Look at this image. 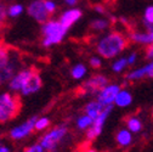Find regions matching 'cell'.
Returning a JSON list of instances; mask_svg holds the SVG:
<instances>
[{"mask_svg":"<svg viewBox=\"0 0 153 152\" xmlns=\"http://www.w3.org/2000/svg\"><path fill=\"white\" fill-rule=\"evenodd\" d=\"M146 75L149 78H153V62L146 66Z\"/></svg>","mask_w":153,"mask_h":152,"instance_id":"32","label":"cell"},{"mask_svg":"<svg viewBox=\"0 0 153 152\" xmlns=\"http://www.w3.org/2000/svg\"><path fill=\"white\" fill-rule=\"evenodd\" d=\"M22 12H23V6L21 4H13V5H10L7 7V15L12 18L20 16Z\"/></svg>","mask_w":153,"mask_h":152,"instance_id":"23","label":"cell"},{"mask_svg":"<svg viewBox=\"0 0 153 152\" xmlns=\"http://www.w3.org/2000/svg\"><path fill=\"white\" fill-rule=\"evenodd\" d=\"M16 59H13L6 67L0 68V85L6 84L16 73Z\"/></svg>","mask_w":153,"mask_h":152,"instance_id":"13","label":"cell"},{"mask_svg":"<svg viewBox=\"0 0 153 152\" xmlns=\"http://www.w3.org/2000/svg\"><path fill=\"white\" fill-rule=\"evenodd\" d=\"M49 125H50V119H49L48 117L36 118V121H35V123H34V130L42 131V130H45Z\"/></svg>","mask_w":153,"mask_h":152,"instance_id":"21","label":"cell"},{"mask_svg":"<svg viewBox=\"0 0 153 152\" xmlns=\"http://www.w3.org/2000/svg\"><path fill=\"white\" fill-rule=\"evenodd\" d=\"M66 1V4H68V5H75L76 4V0H65Z\"/></svg>","mask_w":153,"mask_h":152,"instance_id":"35","label":"cell"},{"mask_svg":"<svg viewBox=\"0 0 153 152\" xmlns=\"http://www.w3.org/2000/svg\"><path fill=\"white\" fill-rule=\"evenodd\" d=\"M7 18V6L4 1L0 0V25L4 23Z\"/></svg>","mask_w":153,"mask_h":152,"instance_id":"26","label":"cell"},{"mask_svg":"<svg viewBox=\"0 0 153 152\" xmlns=\"http://www.w3.org/2000/svg\"><path fill=\"white\" fill-rule=\"evenodd\" d=\"M125 124H126V129L131 134H137V133L142 130V122L135 116H130L129 118H126Z\"/></svg>","mask_w":153,"mask_h":152,"instance_id":"17","label":"cell"},{"mask_svg":"<svg viewBox=\"0 0 153 152\" xmlns=\"http://www.w3.org/2000/svg\"><path fill=\"white\" fill-rule=\"evenodd\" d=\"M84 152H97V150H95V148H88Z\"/></svg>","mask_w":153,"mask_h":152,"instance_id":"36","label":"cell"},{"mask_svg":"<svg viewBox=\"0 0 153 152\" xmlns=\"http://www.w3.org/2000/svg\"><path fill=\"white\" fill-rule=\"evenodd\" d=\"M109 80L107 77L105 75H101V74H97V75H94L91 77L89 80H86L85 83L82 84L80 86V91L82 94H95V92H99L102 88H105L106 85H108Z\"/></svg>","mask_w":153,"mask_h":152,"instance_id":"7","label":"cell"},{"mask_svg":"<svg viewBox=\"0 0 153 152\" xmlns=\"http://www.w3.org/2000/svg\"><path fill=\"white\" fill-rule=\"evenodd\" d=\"M36 121V116H33L32 118L25 121L23 123L18 124L17 127L12 128L9 131V138L13 141H20L26 138H28L34 131V123Z\"/></svg>","mask_w":153,"mask_h":152,"instance_id":"6","label":"cell"},{"mask_svg":"<svg viewBox=\"0 0 153 152\" xmlns=\"http://www.w3.org/2000/svg\"><path fill=\"white\" fill-rule=\"evenodd\" d=\"M22 107L21 99L17 95L5 91L0 94V123H7L17 117Z\"/></svg>","mask_w":153,"mask_h":152,"instance_id":"2","label":"cell"},{"mask_svg":"<svg viewBox=\"0 0 153 152\" xmlns=\"http://www.w3.org/2000/svg\"><path fill=\"white\" fill-rule=\"evenodd\" d=\"M103 107L105 106H102L99 101H90L85 106V115H88L89 117H91L92 119H95L102 112Z\"/></svg>","mask_w":153,"mask_h":152,"instance_id":"15","label":"cell"},{"mask_svg":"<svg viewBox=\"0 0 153 152\" xmlns=\"http://www.w3.org/2000/svg\"><path fill=\"white\" fill-rule=\"evenodd\" d=\"M0 152H12V151H11V148L7 145L0 142Z\"/></svg>","mask_w":153,"mask_h":152,"instance_id":"33","label":"cell"},{"mask_svg":"<svg viewBox=\"0 0 153 152\" xmlns=\"http://www.w3.org/2000/svg\"><path fill=\"white\" fill-rule=\"evenodd\" d=\"M86 73V68L84 65H76L72 68V77L74 79H80L84 77V74Z\"/></svg>","mask_w":153,"mask_h":152,"instance_id":"22","label":"cell"},{"mask_svg":"<svg viewBox=\"0 0 153 152\" xmlns=\"http://www.w3.org/2000/svg\"><path fill=\"white\" fill-rule=\"evenodd\" d=\"M42 86H43V80H42L40 74L36 71H34L29 77V79L27 80V83L25 84V86L21 89V94L25 95V96H28V95H32L36 91H39Z\"/></svg>","mask_w":153,"mask_h":152,"instance_id":"11","label":"cell"},{"mask_svg":"<svg viewBox=\"0 0 153 152\" xmlns=\"http://www.w3.org/2000/svg\"><path fill=\"white\" fill-rule=\"evenodd\" d=\"M135 59H136V55H135V54H132V55H130V57H129V59H126V62H128L129 65H132L134 62H135Z\"/></svg>","mask_w":153,"mask_h":152,"instance_id":"34","label":"cell"},{"mask_svg":"<svg viewBox=\"0 0 153 152\" xmlns=\"http://www.w3.org/2000/svg\"><path fill=\"white\" fill-rule=\"evenodd\" d=\"M34 71H35L34 68H30V69H23V71H20L18 73H15L13 77L7 82L10 90L11 91H21V89L25 86V84L27 83V80L29 79V77Z\"/></svg>","mask_w":153,"mask_h":152,"instance_id":"10","label":"cell"},{"mask_svg":"<svg viewBox=\"0 0 153 152\" xmlns=\"http://www.w3.org/2000/svg\"><path fill=\"white\" fill-rule=\"evenodd\" d=\"M107 26H108V22L106 20H96V21H94L91 23V28L92 29H96V31L105 29Z\"/></svg>","mask_w":153,"mask_h":152,"instance_id":"27","label":"cell"},{"mask_svg":"<svg viewBox=\"0 0 153 152\" xmlns=\"http://www.w3.org/2000/svg\"><path fill=\"white\" fill-rule=\"evenodd\" d=\"M68 133V129L66 125H59L56 128L50 129L40 138L39 144L43 146V148L48 152H55L60 144L63 141Z\"/></svg>","mask_w":153,"mask_h":152,"instance_id":"4","label":"cell"},{"mask_svg":"<svg viewBox=\"0 0 153 152\" xmlns=\"http://www.w3.org/2000/svg\"><path fill=\"white\" fill-rule=\"evenodd\" d=\"M66 33L67 29L60 23V21H46L42 27L43 46L50 48L55 44L61 43Z\"/></svg>","mask_w":153,"mask_h":152,"instance_id":"3","label":"cell"},{"mask_svg":"<svg viewBox=\"0 0 153 152\" xmlns=\"http://www.w3.org/2000/svg\"><path fill=\"white\" fill-rule=\"evenodd\" d=\"M23 152H45V150L43 148V146L39 142H38V144H33V145L26 147Z\"/></svg>","mask_w":153,"mask_h":152,"instance_id":"29","label":"cell"},{"mask_svg":"<svg viewBox=\"0 0 153 152\" xmlns=\"http://www.w3.org/2000/svg\"><path fill=\"white\" fill-rule=\"evenodd\" d=\"M145 25L149 28V31L153 29V6H148L145 11Z\"/></svg>","mask_w":153,"mask_h":152,"instance_id":"24","label":"cell"},{"mask_svg":"<svg viewBox=\"0 0 153 152\" xmlns=\"http://www.w3.org/2000/svg\"><path fill=\"white\" fill-rule=\"evenodd\" d=\"M152 117H153V108H152Z\"/></svg>","mask_w":153,"mask_h":152,"instance_id":"37","label":"cell"},{"mask_svg":"<svg viewBox=\"0 0 153 152\" xmlns=\"http://www.w3.org/2000/svg\"><path fill=\"white\" fill-rule=\"evenodd\" d=\"M116 141H117L119 147L126 148L132 144V134L126 128L119 129L117 131V134H116Z\"/></svg>","mask_w":153,"mask_h":152,"instance_id":"14","label":"cell"},{"mask_svg":"<svg viewBox=\"0 0 153 152\" xmlns=\"http://www.w3.org/2000/svg\"><path fill=\"white\" fill-rule=\"evenodd\" d=\"M90 65L92 68H100L101 67V60L99 57H91L90 59Z\"/></svg>","mask_w":153,"mask_h":152,"instance_id":"31","label":"cell"},{"mask_svg":"<svg viewBox=\"0 0 153 152\" xmlns=\"http://www.w3.org/2000/svg\"><path fill=\"white\" fill-rule=\"evenodd\" d=\"M126 65H128L126 59H120V60H118L117 62H114V63H113L112 68H113L114 72H120V71H123V69L125 68Z\"/></svg>","mask_w":153,"mask_h":152,"instance_id":"28","label":"cell"},{"mask_svg":"<svg viewBox=\"0 0 153 152\" xmlns=\"http://www.w3.org/2000/svg\"><path fill=\"white\" fill-rule=\"evenodd\" d=\"M15 57H12V54L11 50L4 45V44H0V68L6 67Z\"/></svg>","mask_w":153,"mask_h":152,"instance_id":"19","label":"cell"},{"mask_svg":"<svg viewBox=\"0 0 153 152\" xmlns=\"http://www.w3.org/2000/svg\"><path fill=\"white\" fill-rule=\"evenodd\" d=\"M128 46V39L119 32L106 35L97 44V52L105 59H112Z\"/></svg>","mask_w":153,"mask_h":152,"instance_id":"1","label":"cell"},{"mask_svg":"<svg viewBox=\"0 0 153 152\" xmlns=\"http://www.w3.org/2000/svg\"><path fill=\"white\" fill-rule=\"evenodd\" d=\"M131 40L141 44H153V29L148 33H131Z\"/></svg>","mask_w":153,"mask_h":152,"instance_id":"18","label":"cell"},{"mask_svg":"<svg viewBox=\"0 0 153 152\" xmlns=\"http://www.w3.org/2000/svg\"><path fill=\"white\" fill-rule=\"evenodd\" d=\"M82 17V11L78 9H71L66 12H63L60 17V23L68 31L71 28V26L73 23H75L76 21Z\"/></svg>","mask_w":153,"mask_h":152,"instance_id":"12","label":"cell"},{"mask_svg":"<svg viewBox=\"0 0 153 152\" xmlns=\"http://www.w3.org/2000/svg\"><path fill=\"white\" fill-rule=\"evenodd\" d=\"M44 6L46 9V11L51 15L56 11V4L53 1H51V0H44Z\"/></svg>","mask_w":153,"mask_h":152,"instance_id":"30","label":"cell"},{"mask_svg":"<svg viewBox=\"0 0 153 152\" xmlns=\"http://www.w3.org/2000/svg\"><path fill=\"white\" fill-rule=\"evenodd\" d=\"M92 122H94V119L91 117H89L88 115H83L76 119V128L79 130H86L91 127Z\"/></svg>","mask_w":153,"mask_h":152,"instance_id":"20","label":"cell"},{"mask_svg":"<svg viewBox=\"0 0 153 152\" xmlns=\"http://www.w3.org/2000/svg\"><path fill=\"white\" fill-rule=\"evenodd\" d=\"M131 102H132V96L126 90H119V92L116 96V100H114V104H116L118 107H126Z\"/></svg>","mask_w":153,"mask_h":152,"instance_id":"16","label":"cell"},{"mask_svg":"<svg viewBox=\"0 0 153 152\" xmlns=\"http://www.w3.org/2000/svg\"><path fill=\"white\" fill-rule=\"evenodd\" d=\"M143 75H146V67L130 72V73L126 75V78L130 79V80H135V79H141V78H143Z\"/></svg>","mask_w":153,"mask_h":152,"instance_id":"25","label":"cell"},{"mask_svg":"<svg viewBox=\"0 0 153 152\" xmlns=\"http://www.w3.org/2000/svg\"><path fill=\"white\" fill-rule=\"evenodd\" d=\"M113 110V106L112 105H108V106H105L102 112L100 115L94 119L91 127L89 129H86V139L89 141H92L95 139H97L100 136V134L102 133V129H103V125H105V122L107 119V117L111 115V112Z\"/></svg>","mask_w":153,"mask_h":152,"instance_id":"5","label":"cell"},{"mask_svg":"<svg viewBox=\"0 0 153 152\" xmlns=\"http://www.w3.org/2000/svg\"><path fill=\"white\" fill-rule=\"evenodd\" d=\"M120 86L117 84H112V85H106L97 92V101L102 106H108L112 105L116 100L117 94L119 92Z\"/></svg>","mask_w":153,"mask_h":152,"instance_id":"9","label":"cell"},{"mask_svg":"<svg viewBox=\"0 0 153 152\" xmlns=\"http://www.w3.org/2000/svg\"><path fill=\"white\" fill-rule=\"evenodd\" d=\"M27 12L32 18H34L39 23H45L46 21L50 20V13L46 11L44 6V0H34V1H32L27 7Z\"/></svg>","mask_w":153,"mask_h":152,"instance_id":"8","label":"cell"}]
</instances>
